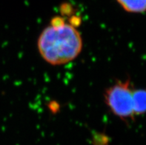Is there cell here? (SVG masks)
Instances as JSON below:
<instances>
[{"instance_id": "1", "label": "cell", "mask_w": 146, "mask_h": 145, "mask_svg": "<svg viewBox=\"0 0 146 145\" xmlns=\"http://www.w3.org/2000/svg\"><path fill=\"white\" fill-rule=\"evenodd\" d=\"M83 48L81 33L64 17H55L41 31L37 50L42 59L52 66H61L75 60Z\"/></svg>"}, {"instance_id": "2", "label": "cell", "mask_w": 146, "mask_h": 145, "mask_svg": "<svg viewBox=\"0 0 146 145\" xmlns=\"http://www.w3.org/2000/svg\"><path fill=\"white\" fill-rule=\"evenodd\" d=\"M133 88L129 80L117 81L104 92V101L107 107L121 120H133Z\"/></svg>"}, {"instance_id": "3", "label": "cell", "mask_w": 146, "mask_h": 145, "mask_svg": "<svg viewBox=\"0 0 146 145\" xmlns=\"http://www.w3.org/2000/svg\"><path fill=\"white\" fill-rule=\"evenodd\" d=\"M133 101L135 117L146 113V89H134Z\"/></svg>"}, {"instance_id": "4", "label": "cell", "mask_w": 146, "mask_h": 145, "mask_svg": "<svg viewBox=\"0 0 146 145\" xmlns=\"http://www.w3.org/2000/svg\"><path fill=\"white\" fill-rule=\"evenodd\" d=\"M122 9L131 13H143L146 11V0H117Z\"/></svg>"}]
</instances>
